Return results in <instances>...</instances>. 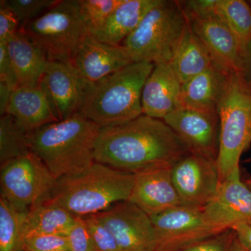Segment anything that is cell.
Here are the masks:
<instances>
[{
    "label": "cell",
    "mask_w": 251,
    "mask_h": 251,
    "mask_svg": "<svg viewBox=\"0 0 251 251\" xmlns=\"http://www.w3.org/2000/svg\"><path fill=\"white\" fill-rule=\"evenodd\" d=\"M189 151L184 140L163 120L142 115L124 125L100 128L94 160L135 175L172 168Z\"/></svg>",
    "instance_id": "6da1fadb"
},
{
    "label": "cell",
    "mask_w": 251,
    "mask_h": 251,
    "mask_svg": "<svg viewBox=\"0 0 251 251\" xmlns=\"http://www.w3.org/2000/svg\"><path fill=\"white\" fill-rule=\"evenodd\" d=\"M135 175L98 162L57 179L46 201L75 217L95 215L129 200Z\"/></svg>",
    "instance_id": "7a4b0ae2"
},
{
    "label": "cell",
    "mask_w": 251,
    "mask_h": 251,
    "mask_svg": "<svg viewBox=\"0 0 251 251\" xmlns=\"http://www.w3.org/2000/svg\"><path fill=\"white\" fill-rule=\"evenodd\" d=\"M100 127L77 112L70 118L29 133L31 151L56 178L72 174L95 162L94 148Z\"/></svg>",
    "instance_id": "3957f363"
},
{
    "label": "cell",
    "mask_w": 251,
    "mask_h": 251,
    "mask_svg": "<svg viewBox=\"0 0 251 251\" xmlns=\"http://www.w3.org/2000/svg\"><path fill=\"white\" fill-rule=\"evenodd\" d=\"M154 64L133 62L92 84L80 113L103 127L116 126L143 115L142 92Z\"/></svg>",
    "instance_id": "277c9868"
},
{
    "label": "cell",
    "mask_w": 251,
    "mask_h": 251,
    "mask_svg": "<svg viewBox=\"0 0 251 251\" xmlns=\"http://www.w3.org/2000/svg\"><path fill=\"white\" fill-rule=\"evenodd\" d=\"M188 24L181 1L159 0L122 46L133 62H171Z\"/></svg>",
    "instance_id": "5b68a950"
},
{
    "label": "cell",
    "mask_w": 251,
    "mask_h": 251,
    "mask_svg": "<svg viewBox=\"0 0 251 251\" xmlns=\"http://www.w3.org/2000/svg\"><path fill=\"white\" fill-rule=\"evenodd\" d=\"M220 135L217 162L220 182L239 171V161L251 143V86L240 73L229 77L218 107Z\"/></svg>",
    "instance_id": "8992f818"
},
{
    "label": "cell",
    "mask_w": 251,
    "mask_h": 251,
    "mask_svg": "<svg viewBox=\"0 0 251 251\" xmlns=\"http://www.w3.org/2000/svg\"><path fill=\"white\" fill-rule=\"evenodd\" d=\"M21 30L45 53L48 61L72 62L87 33L79 0H59Z\"/></svg>",
    "instance_id": "52a82bcc"
},
{
    "label": "cell",
    "mask_w": 251,
    "mask_h": 251,
    "mask_svg": "<svg viewBox=\"0 0 251 251\" xmlns=\"http://www.w3.org/2000/svg\"><path fill=\"white\" fill-rule=\"evenodd\" d=\"M57 179L40 158L31 151L1 165V198L21 210L49 198Z\"/></svg>",
    "instance_id": "ba28073f"
},
{
    "label": "cell",
    "mask_w": 251,
    "mask_h": 251,
    "mask_svg": "<svg viewBox=\"0 0 251 251\" xmlns=\"http://www.w3.org/2000/svg\"><path fill=\"white\" fill-rule=\"evenodd\" d=\"M158 251H182L226 230L207 219L202 209L181 205L151 216Z\"/></svg>",
    "instance_id": "9c48e42d"
},
{
    "label": "cell",
    "mask_w": 251,
    "mask_h": 251,
    "mask_svg": "<svg viewBox=\"0 0 251 251\" xmlns=\"http://www.w3.org/2000/svg\"><path fill=\"white\" fill-rule=\"evenodd\" d=\"M172 179L183 205L202 209L220 184L215 158L190 150L171 168Z\"/></svg>",
    "instance_id": "30bf717a"
},
{
    "label": "cell",
    "mask_w": 251,
    "mask_h": 251,
    "mask_svg": "<svg viewBox=\"0 0 251 251\" xmlns=\"http://www.w3.org/2000/svg\"><path fill=\"white\" fill-rule=\"evenodd\" d=\"M95 215L113 234L120 251H158L151 217L130 201L117 203Z\"/></svg>",
    "instance_id": "8fae6325"
},
{
    "label": "cell",
    "mask_w": 251,
    "mask_h": 251,
    "mask_svg": "<svg viewBox=\"0 0 251 251\" xmlns=\"http://www.w3.org/2000/svg\"><path fill=\"white\" fill-rule=\"evenodd\" d=\"M90 85L72 62L59 61H48L39 83L58 122L80 112Z\"/></svg>",
    "instance_id": "7c38bea8"
},
{
    "label": "cell",
    "mask_w": 251,
    "mask_h": 251,
    "mask_svg": "<svg viewBox=\"0 0 251 251\" xmlns=\"http://www.w3.org/2000/svg\"><path fill=\"white\" fill-rule=\"evenodd\" d=\"M163 121L184 140L191 151L216 159L220 135L219 112L180 106Z\"/></svg>",
    "instance_id": "4fadbf2b"
},
{
    "label": "cell",
    "mask_w": 251,
    "mask_h": 251,
    "mask_svg": "<svg viewBox=\"0 0 251 251\" xmlns=\"http://www.w3.org/2000/svg\"><path fill=\"white\" fill-rule=\"evenodd\" d=\"M202 210L212 224L223 229L251 223V190L241 180L240 170L220 182L214 197Z\"/></svg>",
    "instance_id": "5bb4252c"
},
{
    "label": "cell",
    "mask_w": 251,
    "mask_h": 251,
    "mask_svg": "<svg viewBox=\"0 0 251 251\" xmlns=\"http://www.w3.org/2000/svg\"><path fill=\"white\" fill-rule=\"evenodd\" d=\"M72 63L84 80L92 85L133 62L122 45L105 44L87 32L77 46Z\"/></svg>",
    "instance_id": "9a60e30c"
},
{
    "label": "cell",
    "mask_w": 251,
    "mask_h": 251,
    "mask_svg": "<svg viewBox=\"0 0 251 251\" xmlns=\"http://www.w3.org/2000/svg\"><path fill=\"white\" fill-rule=\"evenodd\" d=\"M130 202L149 216L183 205L172 179L171 168H159L135 174Z\"/></svg>",
    "instance_id": "2e32d148"
},
{
    "label": "cell",
    "mask_w": 251,
    "mask_h": 251,
    "mask_svg": "<svg viewBox=\"0 0 251 251\" xmlns=\"http://www.w3.org/2000/svg\"><path fill=\"white\" fill-rule=\"evenodd\" d=\"M188 19L191 29L209 50L213 62L230 74L240 73L242 69L240 46L233 33L216 13Z\"/></svg>",
    "instance_id": "e0dca14e"
},
{
    "label": "cell",
    "mask_w": 251,
    "mask_h": 251,
    "mask_svg": "<svg viewBox=\"0 0 251 251\" xmlns=\"http://www.w3.org/2000/svg\"><path fill=\"white\" fill-rule=\"evenodd\" d=\"M181 86L171 63L155 64L142 92L143 115L164 120L180 106Z\"/></svg>",
    "instance_id": "ac0fdd59"
},
{
    "label": "cell",
    "mask_w": 251,
    "mask_h": 251,
    "mask_svg": "<svg viewBox=\"0 0 251 251\" xmlns=\"http://www.w3.org/2000/svg\"><path fill=\"white\" fill-rule=\"evenodd\" d=\"M231 74L213 62L204 72L182 84L180 106L218 112Z\"/></svg>",
    "instance_id": "d6986e66"
},
{
    "label": "cell",
    "mask_w": 251,
    "mask_h": 251,
    "mask_svg": "<svg viewBox=\"0 0 251 251\" xmlns=\"http://www.w3.org/2000/svg\"><path fill=\"white\" fill-rule=\"evenodd\" d=\"M6 114L28 132L57 121L40 86H18L12 92Z\"/></svg>",
    "instance_id": "ffe728a7"
},
{
    "label": "cell",
    "mask_w": 251,
    "mask_h": 251,
    "mask_svg": "<svg viewBox=\"0 0 251 251\" xmlns=\"http://www.w3.org/2000/svg\"><path fill=\"white\" fill-rule=\"evenodd\" d=\"M6 44L18 86L39 85L47 65L45 53L21 30L11 36Z\"/></svg>",
    "instance_id": "44dd1931"
},
{
    "label": "cell",
    "mask_w": 251,
    "mask_h": 251,
    "mask_svg": "<svg viewBox=\"0 0 251 251\" xmlns=\"http://www.w3.org/2000/svg\"><path fill=\"white\" fill-rule=\"evenodd\" d=\"M159 0H123L93 36L112 46H121Z\"/></svg>",
    "instance_id": "7402d4cb"
},
{
    "label": "cell",
    "mask_w": 251,
    "mask_h": 251,
    "mask_svg": "<svg viewBox=\"0 0 251 251\" xmlns=\"http://www.w3.org/2000/svg\"><path fill=\"white\" fill-rule=\"evenodd\" d=\"M213 62L209 50L188 24L181 44L170 62L181 84L204 72Z\"/></svg>",
    "instance_id": "603a6c76"
},
{
    "label": "cell",
    "mask_w": 251,
    "mask_h": 251,
    "mask_svg": "<svg viewBox=\"0 0 251 251\" xmlns=\"http://www.w3.org/2000/svg\"><path fill=\"white\" fill-rule=\"evenodd\" d=\"M75 218L64 208L44 201L28 209L25 237L29 234L67 235Z\"/></svg>",
    "instance_id": "cb8c5ba5"
},
{
    "label": "cell",
    "mask_w": 251,
    "mask_h": 251,
    "mask_svg": "<svg viewBox=\"0 0 251 251\" xmlns=\"http://www.w3.org/2000/svg\"><path fill=\"white\" fill-rule=\"evenodd\" d=\"M215 13L233 33L243 55L251 42V3L244 0H216Z\"/></svg>",
    "instance_id": "d4e9b609"
},
{
    "label": "cell",
    "mask_w": 251,
    "mask_h": 251,
    "mask_svg": "<svg viewBox=\"0 0 251 251\" xmlns=\"http://www.w3.org/2000/svg\"><path fill=\"white\" fill-rule=\"evenodd\" d=\"M28 210H21L0 199V251H25Z\"/></svg>",
    "instance_id": "484cf974"
},
{
    "label": "cell",
    "mask_w": 251,
    "mask_h": 251,
    "mask_svg": "<svg viewBox=\"0 0 251 251\" xmlns=\"http://www.w3.org/2000/svg\"><path fill=\"white\" fill-rule=\"evenodd\" d=\"M31 151L29 133L14 117L6 114L0 118V163L27 155Z\"/></svg>",
    "instance_id": "4316f807"
},
{
    "label": "cell",
    "mask_w": 251,
    "mask_h": 251,
    "mask_svg": "<svg viewBox=\"0 0 251 251\" xmlns=\"http://www.w3.org/2000/svg\"><path fill=\"white\" fill-rule=\"evenodd\" d=\"M123 0H79L81 14L89 34L94 35Z\"/></svg>",
    "instance_id": "83f0119b"
},
{
    "label": "cell",
    "mask_w": 251,
    "mask_h": 251,
    "mask_svg": "<svg viewBox=\"0 0 251 251\" xmlns=\"http://www.w3.org/2000/svg\"><path fill=\"white\" fill-rule=\"evenodd\" d=\"M20 23V29L39 17L59 0H4Z\"/></svg>",
    "instance_id": "f1b7e54d"
},
{
    "label": "cell",
    "mask_w": 251,
    "mask_h": 251,
    "mask_svg": "<svg viewBox=\"0 0 251 251\" xmlns=\"http://www.w3.org/2000/svg\"><path fill=\"white\" fill-rule=\"evenodd\" d=\"M83 218L97 251H120L113 234L97 216Z\"/></svg>",
    "instance_id": "f546056e"
},
{
    "label": "cell",
    "mask_w": 251,
    "mask_h": 251,
    "mask_svg": "<svg viewBox=\"0 0 251 251\" xmlns=\"http://www.w3.org/2000/svg\"><path fill=\"white\" fill-rule=\"evenodd\" d=\"M25 251H70L67 236L29 234L24 241Z\"/></svg>",
    "instance_id": "4dcf8cb0"
},
{
    "label": "cell",
    "mask_w": 251,
    "mask_h": 251,
    "mask_svg": "<svg viewBox=\"0 0 251 251\" xmlns=\"http://www.w3.org/2000/svg\"><path fill=\"white\" fill-rule=\"evenodd\" d=\"M66 236L70 251H97L83 217L75 218Z\"/></svg>",
    "instance_id": "1f68e13d"
},
{
    "label": "cell",
    "mask_w": 251,
    "mask_h": 251,
    "mask_svg": "<svg viewBox=\"0 0 251 251\" xmlns=\"http://www.w3.org/2000/svg\"><path fill=\"white\" fill-rule=\"evenodd\" d=\"M236 239L235 232L232 229H227L182 251H233Z\"/></svg>",
    "instance_id": "d6a6232c"
},
{
    "label": "cell",
    "mask_w": 251,
    "mask_h": 251,
    "mask_svg": "<svg viewBox=\"0 0 251 251\" xmlns=\"http://www.w3.org/2000/svg\"><path fill=\"white\" fill-rule=\"evenodd\" d=\"M20 29V23L16 15L6 6L4 0L0 1V41L6 42Z\"/></svg>",
    "instance_id": "836d02e7"
},
{
    "label": "cell",
    "mask_w": 251,
    "mask_h": 251,
    "mask_svg": "<svg viewBox=\"0 0 251 251\" xmlns=\"http://www.w3.org/2000/svg\"><path fill=\"white\" fill-rule=\"evenodd\" d=\"M0 82H4L14 90L18 87V81L6 42L0 41Z\"/></svg>",
    "instance_id": "e575fe53"
},
{
    "label": "cell",
    "mask_w": 251,
    "mask_h": 251,
    "mask_svg": "<svg viewBox=\"0 0 251 251\" xmlns=\"http://www.w3.org/2000/svg\"><path fill=\"white\" fill-rule=\"evenodd\" d=\"M231 229L235 232L241 245L247 250L251 251V223L237 224Z\"/></svg>",
    "instance_id": "d590c367"
},
{
    "label": "cell",
    "mask_w": 251,
    "mask_h": 251,
    "mask_svg": "<svg viewBox=\"0 0 251 251\" xmlns=\"http://www.w3.org/2000/svg\"><path fill=\"white\" fill-rule=\"evenodd\" d=\"M240 74L246 82L251 86V42L243 52L242 69Z\"/></svg>",
    "instance_id": "8d00e7d4"
},
{
    "label": "cell",
    "mask_w": 251,
    "mask_h": 251,
    "mask_svg": "<svg viewBox=\"0 0 251 251\" xmlns=\"http://www.w3.org/2000/svg\"><path fill=\"white\" fill-rule=\"evenodd\" d=\"M14 90L4 82H0V115H6L11 94Z\"/></svg>",
    "instance_id": "74e56055"
},
{
    "label": "cell",
    "mask_w": 251,
    "mask_h": 251,
    "mask_svg": "<svg viewBox=\"0 0 251 251\" xmlns=\"http://www.w3.org/2000/svg\"><path fill=\"white\" fill-rule=\"evenodd\" d=\"M233 251H249L247 249H244V247L241 245L240 243L237 240V238L236 239L235 242H234Z\"/></svg>",
    "instance_id": "f35d334b"
},
{
    "label": "cell",
    "mask_w": 251,
    "mask_h": 251,
    "mask_svg": "<svg viewBox=\"0 0 251 251\" xmlns=\"http://www.w3.org/2000/svg\"><path fill=\"white\" fill-rule=\"evenodd\" d=\"M246 184H247L248 187L250 188V189L251 190V179L247 180V182H246Z\"/></svg>",
    "instance_id": "ab89813d"
},
{
    "label": "cell",
    "mask_w": 251,
    "mask_h": 251,
    "mask_svg": "<svg viewBox=\"0 0 251 251\" xmlns=\"http://www.w3.org/2000/svg\"></svg>",
    "instance_id": "60d3db41"
}]
</instances>
